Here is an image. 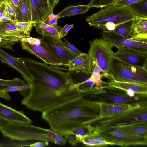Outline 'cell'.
Listing matches in <instances>:
<instances>
[{
  "label": "cell",
  "mask_w": 147,
  "mask_h": 147,
  "mask_svg": "<svg viewBox=\"0 0 147 147\" xmlns=\"http://www.w3.org/2000/svg\"><path fill=\"white\" fill-rule=\"evenodd\" d=\"M20 58L31 78L30 90L21 102L27 108L42 112L82 94L74 88L67 73L61 68L32 59Z\"/></svg>",
  "instance_id": "cell-1"
},
{
  "label": "cell",
  "mask_w": 147,
  "mask_h": 147,
  "mask_svg": "<svg viewBox=\"0 0 147 147\" xmlns=\"http://www.w3.org/2000/svg\"><path fill=\"white\" fill-rule=\"evenodd\" d=\"M100 103L86 98L85 94L57 105L42 112V118L51 129L64 136L84 125L100 118Z\"/></svg>",
  "instance_id": "cell-2"
},
{
  "label": "cell",
  "mask_w": 147,
  "mask_h": 147,
  "mask_svg": "<svg viewBox=\"0 0 147 147\" xmlns=\"http://www.w3.org/2000/svg\"><path fill=\"white\" fill-rule=\"evenodd\" d=\"M3 136L11 140L46 141L60 145L67 143L65 138L52 130L34 126L30 124L9 122L0 127Z\"/></svg>",
  "instance_id": "cell-3"
},
{
  "label": "cell",
  "mask_w": 147,
  "mask_h": 147,
  "mask_svg": "<svg viewBox=\"0 0 147 147\" xmlns=\"http://www.w3.org/2000/svg\"><path fill=\"white\" fill-rule=\"evenodd\" d=\"M147 122V103L120 113L105 117L90 123L94 133L140 123Z\"/></svg>",
  "instance_id": "cell-4"
},
{
  "label": "cell",
  "mask_w": 147,
  "mask_h": 147,
  "mask_svg": "<svg viewBox=\"0 0 147 147\" xmlns=\"http://www.w3.org/2000/svg\"><path fill=\"white\" fill-rule=\"evenodd\" d=\"M136 18L128 7L112 5L86 17L85 19L90 26L103 30L104 25L107 22L113 23L117 26Z\"/></svg>",
  "instance_id": "cell-5"
},
{
  "label": "cell",
  "mask_w": 147,
  "mask_h": 147,
  "mask_svg": "<svg viewBox=\"0 0 147 147\" xmlns=\"http://www.w3.org/2000/svg\"><path fill=\"white\" fill-rule=\"evenodd\" d=\"M113 47L102 38H96L92 41L88 54L90 75L97 64L103 76L109 78V71L114 57V52L112 50Z\"/></svg>",
  "instance_id": "cell-6"
},
{
  "label": "cell",
  "mask_w": 147,
  "mask_h": 147,
  "mask_svg": "<svg viewBox=\"0 0 147 147\" xmlns=\"http://www.w3.org/2000/svg\"><path fill=\"white\" fill-rule=\"evenodd\" d=\"M109 74V78L114 80L147 84L146 68L128 64L115 57Z\"/></svg>",
  "instance_id": "cell-7"
},
{
  "label": "cell",
  "mask_w": 147,
  "mask_h": 147,
  "mask_svg": "<svg viewBox=\"0 0 147 147\" xmlns=\"http://www.w3.org/2000/svg\"><path fill=\"white\" fill-rule=\"evenodd\" d=\"M20 42L23 49L40 59L44 63L55 66L62 65L43 38L29 37Z\"/></svg>",
  "instance_id": "cell-8"
},
{
  "label": "cell",
  "mask_w": 147,
  "mask_h": 147,
  "mask_svg": "<svg viewBox=\"0 0 147 147\" xmlns=\"http://www.w3.org/2000/svg\"><path fill=\"white\" fill-rule=\"evenodd\" d=\"M94 133L112 145L127 147L147 145V136L130 134L119 128L107 129Z\"/></svg>",
  "instance_id": "cell-9"
},
{
  "label": "cell",
  "mask_w": 147,
  "mask_h": 147,
  "mask_svg": "<svg viewBox=\"0 0 147 147\" xmlns=\"http://www.w3.org/2000/svg\"><path fill=\"white\" fill-rule=\"evenodd\" d=\"M107 86L99 89L94 94L99 98V102L109 103L136 104L147 103V95L136 94L130 97L126 94L125 91Z\"/></svg>",
  "instance_id": "cell-10"
},
{
  "label": "cell",
  "mask_w": 147,
  "mask_h": 147,
  "mask_svg": "<svg viewBox=\"0 0 147 147\" xmlns=\"http://www.w3.org/2000/svg\"><path fill=\"white\" fill-rule=\"evenodd\" d=\"M30 36L18 30L16 22H8L0 23V47L14 50L17 42Z\"/></svg>",
  "instance_id": "cell-11"
},
{
  "label": "cell",
  "mask_w": 147,
  "mask_h": 147,
  "mask_svg": "<svg viewBox=\"0 0 147 147\" xmlns=\"http://www.w3.org/2000/svg\"><path fill=\"white\" fill-rule=\"evenodd\" d=\"M114 57L128 64L146 68L147 51L134 48L116 46Z\"/></svg>",
  "instance_id": "cell-12"
},
{
  "label": "cell",
  "mask_w": 147,
  "mask_h": 147,
  "mask_svg": "<svg viewBox=\"0 0 147 147\" xmlns=\"http://www.w3.org/2000/svg\"><path fill=\"white\" fill-rule=\"evenodd\" d=\"M66 73L73 84L74 88L80 93L88 94L95 92L98 89L90 78V75L69 70Z\"/></svg>",
  "instance_id": "cell-13"
},
{
  "label": "cell",
  "mask_w": 147,
  "mask_h": 147,
  "mask_svg": "<svg viewBox=\"0 0 147 147\" xmlns=\"http://www.w3.org/2000/svg\"><path fill=\"white\" fill-rule=\"evenodd\" d=\"M103 39L113 47H127L147 51V42L132 40L113 31L102 30L101 32Z\"/></svg>",
  "instance_id": "cell-14"
},
{
  "label": "cell",
  "mask_w": 147,
  "mask_h": 147,
  "mask_svg": "<svg viewBox=\"0 0 147 147\" xmlns=\"http://www.w3.org/2000/svg\"><path fill=\"white\" fill-rule=\"evenodd\" d=\"M0 60L17 71L27 82L31 83V78L27 68L20 58L16 57L7 53L0 47Z\"/></svg>",
  "instance_id": "cell-15"
},
{
  "label": "cell",
  "mask_w": 147,
  "mask_h": 147,
  "mask_svg": "<svg viewBox=\"0 0 147 147\" xmlns=\"http://www.w3.org/2000/svg\"><path fill=\"white\" fill-rule=\"evenodd\" d=\"M52 51L61 62V65H66L80 54L76 53L69 50L61 44L59 41L44 38Z\"/></svg>",
  "instance_id": "cell-16"
},
{
  "label": "cell",
  "mask_w": 147,
  "mask_h": 147,
  "mask_svg": "<svg viewBox=\"0 0 147 147\" xmlns=\"http://www.w3.org/2000/svg\"><path fill=\"white\" fill-rule=\"evenodd\" d=\"M0 118L9 123L30 124L32 121L26 116L22 111H18L0 102Z\"/></svg>",
  "instance_id": "cell-17"
},
{
  "label": "cell",
  "mask_w": 147,
  "mask_h": 147,
  "mask_svg": "<svg viewBox=\"0 0 147 147\" xmlns=\"http://www.w3.org/2000/svg\"><path fill=\"white\" fill-rule=\"evenodd\" d=\"M32 21L34 23L42 21L53 13L48 0H31Z\"/></svg>",
  "instance_id": "cell-18"
},
{
  "label": "cell",
  "mask_w": 147,
  "mask_h": 147,
  "mask_svg": "<svg viewBox=\"0 0 147 147\" xmlns=\"http://www.w3.org/2000/svg\"><path fill=\"white\" fill-rule=\"evenodd\" d=\"M108 86L124 91L131 90L136 94L147 95V84L111 80L107 83Z\"/></svg>",
  "instance_id": "cell-19"
},
{
  "label": "cell",
  "mask_w": 147,
  "mask_h": 147,
  "mask_svg": "<svg viewBox=\"0 0 147 147\" xmlns=\"http://www.w3.org/2000/svg\"><path fill=\"white\" fill-rule=\"evenodd\" d=\"M132 40L147 42V18L136 17L133 20Z\"/></svg>",
  "instance_id": "cell-20"
},
{
  "label": "cell",
  "mask_w": 147,
  "mask_h": 147,
  "mask_svg": "<svg viewBox=\"0 0 147 147\" xmlns=\"http://www.w3.org/2000/svg\"><path fill=\"white\" fill-rule=\"evenodd\" d=\"M100 102V118L125 111L139 104H130Z\"/></svg>",
  "instance_id": "cell-21"
},
{
  "label": "cell",
  "mask_w": 147,
  "mask_h": 147,
  "mask_svg": "<svg viewBox=\"0 0 147 147\" xmlns=\"http://www.w3.org/2000/svg\"><path fill=\"white\" fill-rule=\"evenodd\" d=\"M93 133L91 125L87 124L74 129L64 136L71 145L76 146L78 144L81 142L83 138Z\"/></svg>",
  "instance_id": "cell-22"
},
{
  "label": "cell",
  "mask_w": 147,
  "mask_h": 147,
  "mask_svg": "<svg viewBox=\"0 0 147 147\" xmlns=\"http://www.w3.org/2000/svg\"><path fill=\"white\" fill-rule=\"evenodd\" d=\"M34 27L36 32L44 38L59 41L60 32L62 27L49 25L42 21L35 22Z\"/></svg>",
  "instance_id": "cell-23"
},
{
  "label": "cell",
  "mask_w": 147,
  "mask_h": 147,
  "mask_svg": "<svg viewBox=\"0 0 147 147\" xmlns=\"http://www.w3.org/2000/svg\"><path fill=\"white\" fill-rule=\"evenodd\" d=\"M66 66L69 68V71L80 72L90 74L88 54L83 53L79 54L69 62Z\"/></svg>",
  "instance_id": "cell-24"
},
{
  "label": "cell",
  "mask_w": 147,
  "mask_h": 147,
  "mask_svg": "<svg viewBox=\"0 0 147 147\" xmlns=\"http://www.w3.org/2000/svg\"><path fill=\"white\" fill-rule=\"evenodd\" d=\"M16 9L17 13V22H32L31 0H19V6Z\"/></svg>",
  "instance_id": "cell-25"
},
{
  "label": "cell",
  "mask_w": 147,
  "mask_h": 147,
  "mask_svg": "<svg viewBox=\"0 0 147 147\" xmlns=\"http://www.w3.org/2000/svg\"><path fill=\"white\" fill-rule=\"evenodd\" d=\"M90 8L88 4L73 5H71L64 8L57 15L59 18L64 17L73 16L78 14H82L87 11Z\"/></svg>",
  "instance_id": "cell-26"
},
{
  "label": "cell",
  "mask_w": 147,
  "mask_h": 147,
  "mask_svg": "<svg viewBox=\"0 0 147 147\" xmlns=\"http://www.w3.org/2000/svg\"><path fill=\"white\" fill-rule=\"evenodd\" d=\"M119 128L128 134L137 135L147 136V122L129 125Z\"/></svg>",
  "instance_id": "cell-27"
},
{
  "label": "cell",
  "mask_w": 147,
  "mask_h": 147,
  "mask_svg": "<svg viewBox=\"0 0 147 147\" xmlns=\"http://www.w3.org/2000/svg\"><path fill=\"white\" fill-rule=\"evenodd\" d=\"M127 7L136 17L147 18V0L137 2Z\"/></svg>",
  "instance_id": "cell-28"
},
{
  "label": "cell",
  "mask_w": 147,
  "mask_h": 147,
  "mask_svg": "<svg viewBox=\"0 0 147 147\" xmlns=\"http://www.w3.org/2000/svg\"><path fill=\"white\" fill-rule=\"evenodd\" d=\"M133 20L118 25L113 31L128 38H130L132 34Z\"/></svg>",
  "instance_id": "cell-29"
},
{
  "label": "cell",
  "mask_w": 147,
  "mask_h": 147,
  "mask_svg": "<svg viewBox=\"0 0 147 147\" xmlns=\"http://www.w3.org/2000/svg\"><path fill=\"white\" fill-rule=\"evenodd\" d=\"M101 69L97 64L95 65L90 78L96 84L99 89L105 88L108 86L107 83L102 80L101 78L103 76Z\"/></svg>",
  "instance_id": "cell-30"
},
{
  "label": "cell",
  "mask_w": 147,
  "mask_h": 147,
  "mask_svg": "<svg viewBox=\"0 0 147 147\" xmlns=\"http://www.w3.org/2000/svg\"><path fill=\"white\" fill-rule=\"evenodd\" d=\"M28 83L25 80L19 78H14L10 80L0 78V90H3L8 87L24 85Z\"/></svg>",
  "instance_id": "cell-31"
},
{
  "label": "cell",
  "mask_w": 147,
  "mask_h": 147,
  "mask_svg": "<svg viewBox=\"0 0 147 147\" xmlns=\"http://www.w3.org/2000/svg\"><path fill=\"white\" fill-rule=\"evenodd\" d=\"M5 5V11L12 22H17V13L16 7L10 0H5L3 1Z\"/></svg>",
  "instance_id": "cell-32"
},
{
  "label": "cell",
  "mask_w": 147,
  "mask_h": 147,
  "mask_svg": "<svg viewBox=\"0 0 147 147\" xmlns=\"http://www.w3.org/2000/svg\"><path fill=\"white\" fill-rule=\"evenodd\" d=\"M31 88V85L28 83L24 85L8 87L3 90L7 93L18 91L24 97L29 92Z\"/></svg>",
  "instance_id": "cell-33"
},
{
  "label": "cell",
  "mask_w": 147,
  "mask_h": 147,
  "mask_svg": "<svg viewBox=\"0 0 147 147\" xmlns=\"http://www.w3.org/2000/svg\"><path fill=\"white\" fill-rule=\"evenodd\" d=\"M116 0H90L88 5L91 7L105 8L113 5Z\"/></svg>",
  "instance_id": "cell-34"
},
{
  "label": "cell",
  "mask_w": 147,
  "mask_h": 147,
  "mask_svg": "<svg viewBox=\"0 0 147 147\" xmlns=\"http://www.w3.org/2000/svg\"><path fill=\"white\" fill-rule=\"evenodd\" d=\"M34 23L33 22H16V25L18 30L30 36L31 30L34 26Z\"/></svg>",
  "instance_id": "cell-35"
},
{
  "label": "cell",
  "mask_w": 147,
  "mask_h": 147,
  "mask_svg": "<svg viewBox=\"0 0 147 147\" xmlns=\"http://www.w3.org/2000/svg\"><path fill=\"white\" fill-rule=\"evenodd\" d=\"M5 5L3 2L0 3V23L11 22L5 11Z\"/></svg>",
  "instance_id": "cell-36"
},
{
  "label": "cell",
  "mask_w": 147,
  "mask_h": 147,
  "mask_svg": "<svg viewBox=\"0 0 147 147\" xmlns=\"http://www.w3.org/2000/svg\"><path fill=\"white\" fill-rule=\"evenodd\" d=\"M64 40L65 41L60 39L59 42L69 50L78 54H81L83 53L77 49L74 45L69 42L66 39L64 38Z\"/></svg>",
  "instance_id": "cell-37"
},
{
  "label": "cell",
  "mask_w": 147,
  "mask_h": 147,
  "mask_svg": "<svg viewBox=\"0 0 147 147\" xmlns=\"http://www.w3.org/2000/svg\"><path fill=\"white\" fill-rule=\"evenodd\" d=\"M86 137L94 141L98 144V146L112 145L111 143L104 141L94 133Z\"/></svg>",
  "instance_id": "cell-38"
},
{
  "label": "cell",
  "mask_w": 147,
  "mask_h": 147,
  "mask_svg": "<svg viewBox=\"0 0 147 147\" xmlns=\"http://www.w3.org/2000/svg\"><path fill=\"white\" fill-rule=\"evenodd\" d=\"M58 19L57 15L53 13L49 15L45 19L42 21L48 25L57 27L58 26L57 25Z\"/></svg>",
  "instance_id": "cell-39"
},
{
  "label": "cell",
  "mask_w": 147,
  "mask_h": 147,
  "mask_svg": "<svg viewBox=\"0 0 147 147\" xmlns=\"http://www.w3.org/2000/svg\"><path fill=\"white\" fill-rule=\"evenodd\" d=\"M143 0H116L113 4V5L121 7H128L137 2Z\"/></svg>",
  "instance_id": "cell-40"
},
{
  "label": "cell",
  "mask_w": 147,
  "mask_h": 147,
  "mask_svg": "<svg viewBox=\"0 0 147 147\" xmlns=\"http://www.w3.org/2000/svg\"><path fill=\"white\" fill-rule=\"evenodd\" d=\"M74 25L73 24L68 25L66 24L62 28L59 34V39L62 38L66 36L68 32L72 28H74Z\"/></svg>",
  "instance_id": "cell-41"
},
{
  "label": "cell",
  "mask_w": 147,
  "mask_h": 147,
  "mask_svg": "<svg viewBox=\"0 0 147 147\" xmlns=\"http://www.w3.org/2000/svg\"><path fill=\"white\" fill-rule=\"evenodd\" d=\"M49 144L47 141H40L28 145L27 146L31 147H44L47 146Z\"/></svg>",
  "instance_id": "cell-42"
},
{
  "label": "cell",
  "mask_w": 147,
  "mask_h": 147,
  "mask_svg": "<svg viewBox=\"0 0 147 147\" xmlns=\"http://www.w3.org/2000/svg\"><path fill=\"white\" fill-rule=\"evenodd\" d=\"M116 25L112 22H108L106 23L104 25L103 30L108 31L114 30L115 28Z\"/></svg>",
  "instance_id": "cell-43"
},
{
  "label": "cell",
  "mask_w": 147,
  "mask_h": 147,
  "mask_svg": "<svg viewBox=\"0 0 147 147\" xmlns=\"http://www.w3.org/2000/svg\"><path fill=\"white\" fill-rule=\"evenodd\" d=\"M0 97L8 100L11 99L9 93L5 92L3 90H0Z\"/></svg>",
  "instance_id": "cell-44"
},
{
  "label": "cell",
  "mask_w": 147,
  "mask_h": 147,
  "mask_svg": "<svg viewBox=\"0 0 147 147\" xmlns=\"http://www.w3.org/2000/svg\"><path fill=\"white\" fill-rule=\"evenodd\" d=\"M49 7L51 12L53 13V11L55 7L57 4L59 0H48Z\"/></svg>",
  "instance_id": "cell-45"
},
{
  "label": "cell",
  "mask_w": 147,
  "mask_h": 147,
  "mask_svg": "<svg viewBox=\"0 0 147 147\" xmlns=\"http://www.w3.org/2000/svg\"><path fill=\"white\" fill-rule=\"evenodd\" d=\"M125 93L128 96L130 97H133L136 94L133 91L131 90H127L125 91Z\"/></svg>",
  "instance_id": "cell-46"
},
{
  "label": "cell",
  "mask_w": 147,
  "mask_h": 147,
  "mask_svg": "<svg viewBox=\"0 0 147 147\" xmlns=\"http://www.w3.org/2000/svg\"><path fill=\"white\" fill-rule=\"evenodd\" d=\"M9 122L7 121L0 118V127L7 124Z\"/></svg>",
  "instance_id": "cell-47"
},
{
  "label": "cell",
  "mask_w": 147,
  "mask_h": 147,
  "mask_svg": "<svg viewBox=\"0 0 147 147\" xmlns=\"http://www.w3.org/2000/svg\"><path fill=\"white\" fill-rule=\"evenodd\" d=\"M12 3L16 8L19 6V0H10Z\"/></svg>",
  "instance_id": "cell-48"
},
{
  "label": "cell",
  "mask_w": 147,
  "mask_h": 147,
  "mask_svg": "<svg viewBox=\"0 0 147 147\" xmlns=\"http://www.w3.org/2000/svg\"><path fill=\"white\" fill-rule=\"evenodd\" d=\"M5 0H0V3L3 2Z\"/></svg>",
  "instance_id": "cell-49"
}]
</instances>
